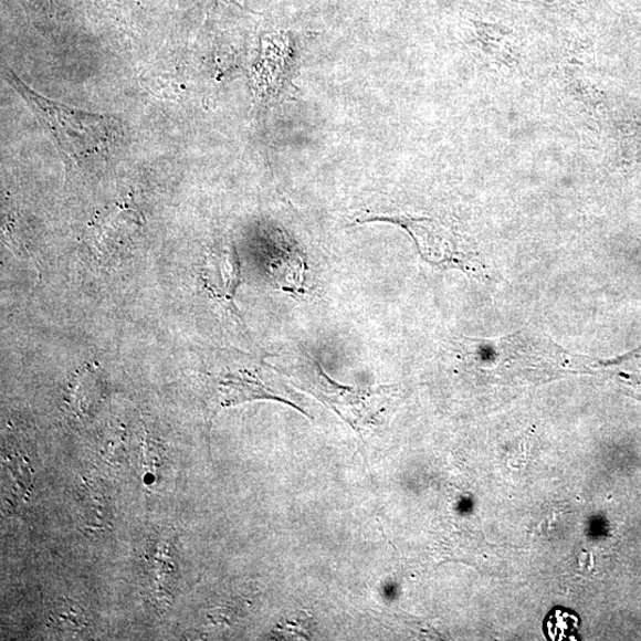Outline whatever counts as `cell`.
I'll return each mask as SVG.
<instances>
[{
    "label": "cell",
    "mask_w": 641,
    "mask_h": 641,
    "mask_svg": "<svg viewBox=\"0 0 641 641\" xmlns=\"http://www.w3.org/2000/svg\"><path fill=\"white\" fill-rule=\"evenodd\" d=\"M52 618L59 624V629L64 631H80L86 624V616L83 609L73 602H61L55 608Z\"/></svg>",
    "instance_id": "9"
},
{
    "label": "cell",
    "mask_w": 641,
    "mask_h": 641,
    "mask_svg": "<svg viewBox=\"0 0 641 641\" xmlns=\"http://www.w3.org/2000/svg\"><path fill=\"white\" fill-rule=\"evenodd\" d=\"M3 75L50 133L67 165L80 169L93 168L106 162L119 150L124 127L118 118L90 114L48 99L23 84L9 67Z\"/></svg>",
    "instance_id": "1"
},
{
    "label": "cell",
    "mask_w": 641,
    "mask_h": 641,
    "mask_svg": "<svg viewBox=\"0 0 641 641\" xmlns=\"http://www.w3.org/2000/svg\"><path fill=\"white\" fill-rule=\"evenodd\" d=\"M202 277L207 291L237 312L234 296L240 284V263L235 249L222 248L208 253Z\"/></svg>",
    "instance_id": "5"
},
{
    "label": "cell",
    "mask_w": 641,
    "mask_h": 641,
    "mask_svg": "<svg viewBox=\"0 0 641 641\" xmlns=\"http://www.w3.org/2000/svg\"><path fill=\"white\" fill-rule=\"evenodd\" d=\"M279 370L291 378L296 387L315 396L338 413L360 434L375 422L389 397L387 387L361 390L335 382L318 361L304 350L286 356Z\"/></svg>",
    "instance_id": "2"
},
{
    "label": "cell",
    "mask_w": 641,
    "mask_h": 641,
    "mask_svg": "<svg viewBox=\"0 0 641 641\" xmlns=\"http://www.w3.org/2000/svg\"><path fill=\"white\" fill-rule=\"evenodd\" d=\"M104 380L98 368L87 366L74 378L67 403L80 417H88L102 404Z\"/></svg>",
    "instance_id": "7"
},
{
    "label": "cell",
    "mask_w": 641,
    "mask_h": 641,
    "mask_svg": "<svg viewBox=\"0 0 641 641\" xmlns=\"http://www.w3.org/2000/svg\"><path fill=\"white\" fill-rule=\"evenodd\" d=\"M147 551L144 560L146 587L151 600L159 605L160 609H166L172 600L176 586L178 565L175 550L167 539H157Z\"/></svg>",
    "instance_id": "4"
},
{
    "label": "cell",
    "mask_w": 641,
    "mask_h": 641,
    "mask_svg": "<svg viewBox=\"0 0 641 641\" xmlns=\"http://www.w3.org/2000/svg\"><path fill=\"white\" fill-rule=\"evenodd\" d=\"M579 618L563 608H556L545 621V631L553 640L572 639Z\"/></svg>",
    "instance_id": "8"
},
{
    "label": "cell",
    "mask_w": 641,
    "mask_h": 641,
    "mask_svg": "<svg viewBox=\"0 0 641 641\" xmlns=\"http://www.w3.org/2000/svg\"><path fill=\"white\" fill-rule=\"evenodd\" d=\"M256 399L279 400V402L286 403L306 414L298 406L288 400L286 396L274 391L266 387L264 382L245 374L239 376H229L223 379L219 387V395L217 399V407L214 413L223 408H229L240 403L250 402Z\"/></svg>",
    "instance_id": "6"
},
{
    "label": "cell",
    "mask_w": 641,
    "mask_h": 641,
    "mask_svg": "<svg viewBox=\"0 0 641 641\" xmlns=\"http://www.w3.org/2000/svg\"><path fill=\"white\" fill-rule=\"evenodd\" d=\"M372 221H382L398 224L403 228L413 238L417 248H419L423 259L435 265H451L462 267L463 253L458 252L454 243L442 235L434 228H430L428 219L409 218L404 216H366L358 222L366 223Z\"/></svg>",
    "instance_id": "3"
}]
</instances>
